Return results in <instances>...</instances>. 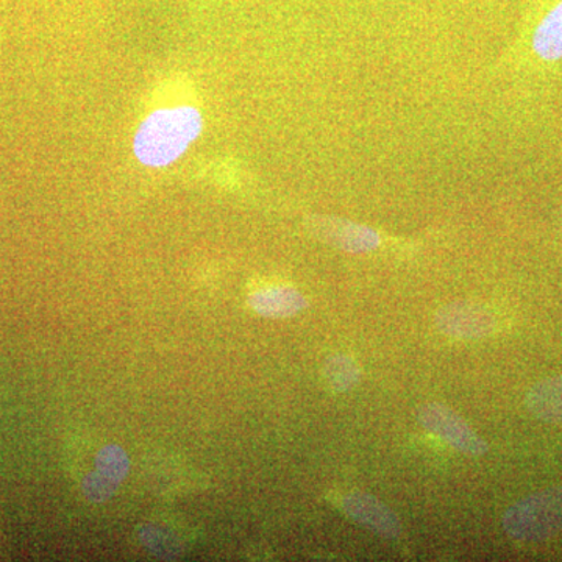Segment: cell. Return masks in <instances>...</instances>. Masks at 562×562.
I'll list each match as a JSON object with an SVG mask.
<instances>
[{"mask_svg": "<svg viewBox=\"0 0 562 562\" xmlns=\"http://www.w3.org/2000/svg\"><path fill=\"white\" fill-rule=\"evenodd\" d=\"M202 128V113L194 106L155 110L140 122L133 151L140 165L166 168L190 149Z\"/></svg>", "mask_w": 562, "mask_h": 562, "instance_id": "6da1fadb", "label": "cell"}, {"mask_svg": "<svg viewBox=\"0 0 562 562\" xmlns=\"http://www.w3.org/2000/svg\"><path fill=\"white\" fill-rule=\"evenodd\" d=\"M503 528L517 541L538 542L562 530V487L524 498L503 516Z\"/></svg>", "mask_w": 562, "mask_h": 562, "instance_id": "7a4b0ae2", "label": "cell"}, {"mask_svg": "<svg viewBox=\"0 0 562 562\" xmlns=\"http://www.w3.org/2000/svg\"><path fill=\"white\" fill-rule=\"evenodd\" d=\"M419 422L428 431L439 436L442 441L450 443L460 452L473 454V457L486 453V442L458 414L443 405L431 403L424 406L419 413Z\"/></svg>", "mask_w": 562, "mask_h": 562, "instance_id": "3957f363", "label": "cell"}, {"mask_svg": "<svg viewBox=\"0 0 562 562\" xmlns=\"http://www.w3.org/2000/svg\"><path fill=\"white\" fill-rule=\"evenodd\" d=\"M442 333L458 339H476L494 330V319L486 310L472 303H453L438 314Z\"/></svg>", "mask_w": 562, "mask_h": 562, "instance_id": "277c9868", "label": "cell"}, {"mask_svg": "<svg viewBox=\"0 0 562 562\" xmlns=\"http://www.w3.org/2000/svg\"><path fill=\"white\" fill-rule=\"evenodd\" d=\"M314 231L331 246L350 254H366L376 249L382 243L379 233L357 222L325 217L314 224Z\"/></svg>", "mask_w": 562, "mask_h": 562, "instance_id": "5b68a950", "label": "cell"}, {"mask_svg": "<svg viewBox=\"0 0 562 562\" xmlns=\"http://www.w3.org/2000/svg\"><path fill=\"white\" fill-rule=\"evenodd\" d=\"M342 509L347 516L357 520L384 538H398L402 525L390 508L368 494H350L344 498Z\"/></svg>", "mask_w": 562, "mask_h": 562, "instance_id": "8992f818", "label": "cell"}, {"mask_svg": "<svg viewBox=\"0 0 562 562\" xmlns=\"http://www.w3.org/2000/svg\"><path fill=\"white\" fill-rule=\"evenodd\" d=\"M251 308L265 317H290L306 306L305 297L291 286L272 284L260 288L250 295Z\"/></svg>", "mask_w": 562, "mask_h": 562, "instance_id": "52a82bcc", "label": "cell"}, {"mask_svg": "<svg viewBox=\"0 0 562 562\" xmlns=\"http://www.w3.org/2000/svg\"><path fill=\"white\" fill-rule=\"evenodd\" d=\"M532 49L546 61L562 58V0L536 29L532 36Z\"/></svg>", "mask_w": 562, "mask_h": 562, "instance_id": "ba28073f", "label": "cell"}, {"mask_svg": "<svg viewBox=\"0 0 562 562\" xmlns=\"http://www.w3.org/2000/svg\"><path fill=\"white\" fill-rule=\"evenodd\" d=\"M527 403L539 419L562 422V376L536 384L528 394Z\"/></svg>", "mask_w": 562, "mask_h": 562, "instance_id": "9c48e42d", "label": "cell"}, {"mask_svg": "<svg viewBox=\"0 0 562 562\" xmlns=\"http://www.w3.org/2000/svg\"><path fill=\"white\" fill-rule=\"evenodd\" d=\"M325 379L335 391H350L360 382V366L346 355H336L325 364Z\"/></svg>", "mask_w": 562, "mask_h": 562, "instance_id": "30bf717a", "label": "cell"}]
</instances>
